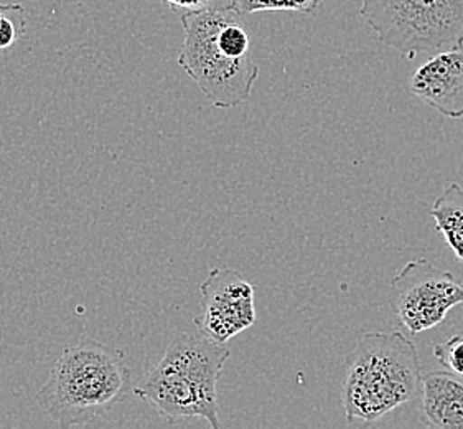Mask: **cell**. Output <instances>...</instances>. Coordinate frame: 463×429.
<instances>
[{
  "label": "cell",
  "mask_w": 463,
  "mask_h": 429,
  "mask_svg": "<svg viewBox=\"0 0 463 429\" xmlns=\"http://www.w3.org/2000/svg\"><path fill=\"white\" fill-rule=\"evenodd\" d=\"M180 20L185 38L176 62L204 98L218 110L248 103L260 66L250 56L242 14L230 7L185 14Z\"/></svg>",
  "instance_id": "obj_1"
},
{
  "label": "cell",
  "mask_w": 463,
  "mask_h": 429,
  "mask_svg": "<svg viewBox=\"0 0 463 429\" xmlns=\"http://www.w3.org/2000/svg\"><path fill=\"white\" fill-rule=\"evenodd\" d=\"M422 367L412 340L401 332H366L346 358L342 385L345 416L371 426L420 392Z\"/></svg>",
  "instance_id": "obj_2"
},
{
  "label": "cell",
  "mask_w": 463,
  "mask_h": 429,
  "mask_svg": "<svg viewBox=\"0 0 463 429\" xmlns=\"http://www.w3.org/2000/svg\"><path fill=\"white\" fill-rule=\"evenodd\" d=\"M130 378L122 350L83 338L65 347L37 393V403L61 428L91 424L129 392Z\"/></svg>",
  "instance_id": "obj_3"
},
{
  "label": "cell",
  "mask_w": 463,
  "mask_h": 429,
  "mask_svg": "<svg viewBox=\"0 0 463 429\" xmlns=\"http://www.w3.org/2000/svg\"><path fill=\"white\" fill-rule=\"evenodd\" d=\"M232 357L226 344L192 334L176 337L157 367L134 388L168 423L202 418L222 428L218 411V382Z\"/></svg>",
  "instance_id": "obj_4"
},
{
  "label": "cell",
  "mask_w": 463,
  "mask_h": 429,
  "mask_svg": "<svg viewBox=\"0 0 463 429\" xmlns=\"http://www.w3.org/2000/svg\"><path fill=\"white\" fill-rule=\"evenodd\" d=\"M360 17L383 45L408 60L463 37V0H362Z\"/></svg>",
  "instance_id": "obj_5"
},
{
  "label": "cell",
  "mask_w": 463,
  "mask_h": 429,
  "mask_svg": "<svg viewBox=\"0 0 463 429\" xmlns=\"http://www.w3.org/2000/svg\"><path fill=\"white\" fill-rule=\"evenodd\" d=\"M390 304L402 327L417 336L440 326L455 306L463 304V284L452 272L419 258L391 280Z\"/></svg>",
  "instance_id": "obj_6"
},
{
  "label": "cell",
  "mask_w": 463,
  "mask_h": 429,
  "mask_svg": "<svg viewBox=\"0 0 463 429\" xmlns=\"http://www.w3.org/2000/svg\"><path fill=\"white\" fill-rule=\"evenodd\" d=\"M202 312L194 319L200 334L218 344L256 324L254 286L240 271L214 268L200 284Z\"/></svg>",
  "instance_id": "obj_7"
},
{
  "label": "cell",
  "mask_w": 463,
  "mask_h": 429,
  "mask_svg": "<svg viewBox=\"0 0 463 429\" xmlns=\"http://www.w3.org/2000/svg\"><path fill=\"white\" fill-rule=\"evenodd\" d=\"M409 91L434 111L450 119L463 118V48L430 56L409 80Z\"/></svg>",
  "instance_id": "obj_8"
},
{
  "label": "cell",
  "mask_w": 463,
  "mask_h": 429,
  "mask_svg": "<svg viewBox=\"0 0 463 429\" xmlns=\"http://www.w3.org/2000/svg\"><path fill=\"white\" fill-rule=\"evenodd\" d=\"M419 415L427 428L463 429V375L450 370L422 375Z\"/></svg>",
  "instance_id": "obj_9"
},
{
  "label": "cell",
  "mask_w": 463,
  "mask_h": 429,
  "mask_svg": "<svg viewBox=\"0 0 463 429\" xmlns=\"http://www.w3.org/2000/svg\"><path fill=\"white\" fill-rule=\"evenodd\" d=\"M430 216L455 258L463 262V187L460 184H450L437 196L430 208Z\"/></svg>",
  "instance_id": "obj_10"
},
{
  "label": "cell",
  "mask_w": 463,
  "mask_h": 429,
  "mask_svg": "<svg viewBox=\"0 0 463 429\" xmlns=\"http://www.w3.org/2000/svg\"><path fill=\"white\" fill-rule=\"evenodd\" d=\"M322 0H234V9L242 15L258 12H298L312 14L318 9Z\"/></svg>",
  "instance_id": "obj_11"
},
{
  "label": "cell",
  "mask_w": 463,
  "mask_h": 429,
  "mask_svg": "<svg viewBox=\"0 0 463 429\" xmlns=\"http://www.w3.org/2000/svg\"><path fill=\"white\" fill-rule=\"evenodd\" d=\"M0 52L14 47L25 27V9L20 4H0Z\"/></svg>",
  "instance_id": "obj_12"
},
{
  "label": "cell",
  "mask_w": 463,
  "mask_h": 429,
  "mask_svg": "<svg viewBox=\"0 0 463 429\" xmlns=\"http://www.w3.org/2000/svg\"><path fill=\"white\" fill-rule=\"evenodd\" d=\"M432 352L445 370L463 375V337H450L447 342L436 344Z\"/></svg>",
  "instance_id": "obj_13"
},
{
  "label": "cell",
  "mask_w": 463,
  "mask_h": 429,
  "mask_svg": "<svg viewBox=\"0 0 463 429\" xmlns=\"http://www.w3.org/2000/svg\"><path fill=\"white\" fill-rule=\"evenodd\" d=\"M178 17L203 10L230 9L234 0H164Z\"/></svg>",
  "instance_id": "obj_14"
},
{
  "label": "cell",
  "mask_w": 463,
  "mask_h": 429,
  "mask_svg": "<svg viewBox=\"0 0 463 429\" xmlns=\"http://www.w3.org/2000/svg\"><path fill=\"white\" fill-rule=\"evenodd\" d=\"M457 45H460V47L463 48V37L460 38V40H458V42H457Z\"/></svg>",
  "instance_id": "obj_15"
},
{
  "label": "cell",
  "mask_w": 463,
  "mask_h": 429,
  "mask_svg": "<svg viewBox=\"0 0 463 429\" xmlns=\"http://www.w3.org/2000/svg\"><path fill=\"white\" fill-rule=\"evenodd\" d=\"M0 17H2V9H0Z\"/></svg>",
  "instance_id": "obj_16"
}]
</instances>
